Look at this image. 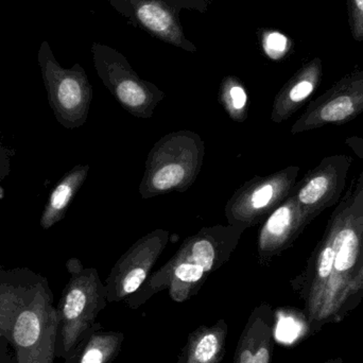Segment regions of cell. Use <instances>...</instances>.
<instances>
[{"mask_svg": "<svg viewBox=\"0 0 363 363\" xmlns=\"http://www.w3.org/2000/svg\"><path fill=\"white\" fill-rule=\"evenodd\" d=\"M363 149V148H362ZM309 335L340 323L363 300V170L339 201L300 274L290 281Z\"/></svg>", "mask_w": 363, "mask_h": 363, "instance_id": "cell-1", "label": "cell"}, {"mask_svg": "<svg viewBox=\"0 0 363 363\" xmlns=\"http://www.w3.org/2000/svg\"><path fill=\"white\" fill-rule=\"evenodd\" d=\"M57 307L46 277L27 268L4 271L0 287V339L18 363H55Z\"/></svg>", "mask_w": 363, "mask_h": 363, "instance_id": "cell-2", "label": "cell"}, {"mask_svg": "<svg viewBox=\"0 0 363 363\" xmlns=\"http://www.w3.org/2000/svg\"><path fill=\"white\" fill-rule=\"evenodd\" d=\"M245 232V228L230 224L201 228L184 240L163 267L151 273L143 287L125 301V304L131 309L140 308L164 290L176 303L196 296L209 275L230 260Z\"/></svg>", "mask_w": 363, "mask_h": 363, "instance_id": "cell-3", "label": "cell"}, {"mask_svg": "<svg viewBox=\"0 0 363 363\" xmlns=\"http://www.w3.org/2000/svg\"><path fill=\"white\" fill-rule=\"evenodd\" d=\"M69 279L57 306L55 358H67L93 330L99 313L108 306L106 286L97 269L85 268L78 258L66 262Z\"/></svg>", "mask_w": 363, "mask_h": 363, "instance_id": "cell-4", "label": "cell"}, {"mask_svg": "<svg viewBox=\"0 0 363 363\" xmlns=\"http://www.w3.org/2000/svg\"><path fill=\"white\" fill-rule=\"evenodd\" d=\"M205 145L190 130L170 132L157 140L145 163L138 191L143 199H152L170 192H185L200 176Z\"/></svg>", "mask_w": 363, "mask_h": 363, "instance_id": "cell-5", "label": "cell"}, {"mask_svg": "<svg viewBox=\"0 0 363 363\" xmlns=\"http://www.w3.org/2000/svg\"><path fill=\"white\" fill-rule=\"evenodd\" d=\"M38 62L49 106L57 123L67 130L84 125L93 100V86L84 68L80 64L62 67L46 40L38 49Z\"/></svg>", "mask_w": 363, "mask_h": 363, "instance_id": "cell-6", "label": "cell"}, {"mask_svg": "<svg viewBox=\"0 0 363 363\" xmlns=\"http://www.w3.org/2000/svg\"><path fill=\"white\" fill-rule=\"evenodd\" d=\"M94 65L113 97L132 116L149 119L166 95L157 85L143 80L125 55L106 45L94 43Z\"/></svg>", "mask_w": 363, "mask_h": 363, "instance_id": "cell-7", "label": "cell"}, {"mask_svg": "<svg viewBox=\"0 0 363 363\" xmlns=\"http://www.w3.org/2000/svg\"><path fill=\"white\" fill-rule=\"evenodd\" d=\"M300 167L289 166L264 177H254L234 192L224 207L228 224L245 230L262 225L269 215L291 194Z\"/></svg>", "mask_w": 363, "mask_h": 363, "instance_id": "cell-8", "label": "cell"}, {"mask_svg": "<svg viewBox=\"0 0 363 363\" xmlns=\"http://www.w3.org/2000/svg\"><path fill=\"white\" fill-rule=\"evenodd\" d=\"M168 230L157 228L143 236L113 266L104 286L108 304L125 301L146 283L169 242Z\"/></svg>", "mask_w": 363, "mask_h": 363, "instance_id": "cell-9", "label": "cell"}, {"mask_svg": "<svg viewBox=\"0 0 363 363\" xmlns=\"http://www.w3.org/2000/svg\"><path fill=\"white\" fill-rule=\"evenodd\" d=\"M363 113V72L341 79L307 106L291 127V134L304 133L330 125H343Z\"/></svg>", "mask_w": 363, "mask_h": 363, "instance_id": "cell-10", "label": "cell"}, {"mask_svg": "<svg viewBox=\"0 0 363 363\" xmlns=\"http://www.w3.org/2000/svg\"><path fill=\"white\" fill-rule=\"evenodd\" d=\"M353 160L345 155L326 157L296 183L294 196L309 219L338 204L347 187Z\"/></svg>", "mask_w": 363, "mask_h": 363, "instance_id": "cell-11", "label": "cell"}, {"mask_svg": "<svg viewBox=\"0 0 363 363\" xmlns=\"http://www.w3.org/2000/svg\"><path fill=\"white\" fill-rule=\"evenodd\" d=\"M311 222L291 192L260 226L257 237L259 264L268 266L275 257L289 249Z\"/></svg>", "mask_w": 363, "mask_h": 363, "instance_id": "cell-12", "label": "cell"}, {"mask_svg": "<svg viewBox=\"0 0 363 363\" xmlns=\"http://www.w3.org/2000/svg\"><path fill=\"white\" fill-rule=\"evenodd\" d=\"M277 315L262 303L252 311L239 337L234 363H271L275 345Z\"/></svg>", "mask_w": 363, "mask_h": 363, "instance_id": "cell-13", "label": "cell"}, {"mask_svg": "<svg viewBox=\"0 0 363 363\" xmlns=\"http://www.w3.org/2000/svg\"><path fill=\"white\" fill-rule=\"evenodd\" d=\"M132 14L149 33L163 42L187 51L196 48L184 34L180 19L174 9L164 0H130Z\"/></svg>", "mask_w": 363, "mask_h": 363, "instance_id": "cell-14", "label": "cell"}, {"mask_svg": "<svg viewBox=\"0 0 363 363\" xmlns=\"http://www.w3.org/2000/svg\"><path fill=\"white\" fill-rule=\"evenodd\" d=\"M321 78L322 64L319 59L303 66L275 96L271 121L281 123L294 116L315 93Z\"/></svg>", "mask_w": 363, "mask_h": 363, "instance_id": "cell-15", "label": "cell"}, {"mask_svg": "<svg viewBox=\"0 0 363 363\" xmlns=\"http://www.w3.org/2000/svg\"><path fill=\"white\" fill-rule=\"evenodd\" d=\"M228 326L225 320L201 325L188 335L177 363H220L225 357Z\"/></svg>", "mask_w": 363, "mask_h": 363, "instance_id": "cell-16", "label": "cell"}, {"mask_svg": "<svg viewBox=\"0 0 363 363\" xmlns=\"http://www.w3.org/2000/svg\"><path fill=\"white\" fill-rule=\"evenodd\" d=\"M89 170L91 167L86 164L76 165L57 182L40 215V225L43 230H49L65 218L70 203L86 181Z\"/></svg>", "mask_w": 363, "mask_h": 363, "instance_id": "cell-17", "label": "cell"}, {"mask_svg": "<svg viewBox=\"0 0 363 363\" xmlns=\"http://www.w3.org/2000/svg\"><path fill=\"white\" fill-rule=\"evenodd\" d=\"M125 335L104 330L97 322L64 363H113L123 349Z\"/></svg>", "mask_w": 363, "mask_h": 363, "instance_id": "cell-18", "label": "cell"}, {"mask_svg": "<svg viewBox=\"0 0 363 363\" xmlns=\"http://www.w3.org/2000/svg\"><path fill=\"white\" fill-rule=\"evenodd\" d=\"M219 101L224 111L235 123H245L249 116V96L240 79L228 76L222 80Z\"/></svg>", "mask_w": 363, "mask_h": 363, "instance_id": "cell-19", "label": "cell"}, {"mask_svg": "<svg viewBox=\"0 0 363 363\" xmlns=\"http://www.w3.org/2000/svg\"><path fill=\"white\" fill-rule=\"evenodd\" d=\"M262 44L267 57L274 61L283 59L290 48V40L287 36L279 31L264 32L262 34Z\"/></svg>", "mask_w": 363, "mask_h": 363, "instance_id": "cell-20", "label": "cell"}, {"mask_svg": "<svg viewBox=\"0 0 363 363\" xmlns=\"http://www.w3.org/2000/svg\"><path fill=\"white\" fill-rule=\"evenodd\" d=\"M13 155H14V151L11 150L10 147L4 144L1 135H0V200L4 196L2 182L10 176L11 161H12Z\"/></svg>", "mask_w": 363, "mask_h": 363, "instance_id": "cell-21", "label": "cell"}, {"mask_svg": "<svg viewBox=\"0 0 363 363\" xmlns=\"http://www.w3.org/2000/svg\"><path fill=\"white\" fill-rule=\"evenodd\" d=\"M354 38L363 40V0H349Z\"/></svg>", "mask_w": 363, "mask_h": 363, "instance_id": "cell-22", "label": "cell"}, {"mask_svg": "<svg viewBox=\"0 0 363 363\" xmlns=\"http://www.w3.org/2000/svg\"><path fill=\"white\" fill-rule=\"evenodd\" d=\"M0 363H18L8 341L0 339Z\"/></svg>", "mask_w": 363, "mask_h": 363, "instance_id": "cell-23", "label": "cell"}, {"mask_svg": "<svg viewBox=\"0 0 363 363\" xmlns=\"http://www.w3.org/2000/svg\"><path fill=\"white\" fill-rule=\"evenodd\" d=\"M324 363H345L343 362L342 358L341 357H336V358H332V359L328 360V362Z\"/></svg>", "mask_w": 363, "mask_h": 363, "instance_id": "cell-24", "label": "cell"}, {"mask_svg": "<svg viewBox=\"0 0 363 363\" xmlns=\"http://www.w3.org/2000/svg\"><path fill=\"white\" fill-rule=\"evenodd\" d=\"M4 269L2 268L1 266H0V287H1L2 279H4Z\"/></svg>", "mask_w": 363, "mask_h": 363, "instance_id": "cell-25", "label": "cell"}]
</instances>
